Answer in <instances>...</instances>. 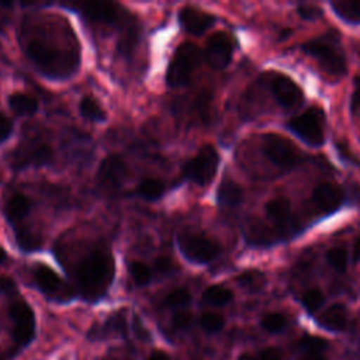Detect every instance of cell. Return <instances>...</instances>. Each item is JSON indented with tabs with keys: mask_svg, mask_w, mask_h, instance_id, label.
<instances>
[{
	"mask_svg": "<svg viewBox=\"0 0 360 360\" xmlns=\"http://www.w3.org/2000/svg\"><path fill=\"white\" fill-rule=\"evenodd\" d=\"M115 262L110 249L93 248L75 266L76 291L87 302L104 298L114 281Z\"/></svg>",
	"mask_w": 360,
	"mask_h": 360,
	"instance_id": "cell-1",
	"label": "cell"
},
{
	"mask_svg": "<svg viewBox=\"0 0 360 360\" xmlns=\"http://www.w3.org/2000/svg\"><path fill=\"white\" fill-rule=\"evenodd\" d=\"M22 49L41 75L55 80L70 77L76 73L80 63L77 49H62L55 42L39 37L27 38L22 42Z\"/></svg>",
	"mask_w": 360,
	"mask_h": 360,
	"instance_id": "cell-2",
	"label": "cell"
},
{
	"mask_svg": "<svg viewBox=\"0 0 360 360\" xmlns=\"http://www.w3.org/2000/svg\"><path fill=\"white\" fill-rule=\"evenodd\" d=\"M201 59V51L197 45L191 42H183L174 52L167 70H166V84L172 89L186 86L194 69L198 66Z\"/></svg>",
	"mask_w": 360,
	"mask_h": 360,
	"instance_id": "cell-3",
	"label": "cell"
},
{
	"mask_svg": "<svg viewBox=\"0 0 360 360\" xmlns=\"http://www.w3.org/2000/svg\"><path fill=\"white\" fill-rule=\"evenodd\" d=\"M176 245L183 257L195 264H207L221 253V245L217 240L197 232H179Z\"/></svg>",
	"mask_w": 360,
	"mask_h": 360,
	"instance_id": "cell-4",
	"label": "cell"
},
{
	"mask_svg": "<svg viewBox=\"0 0 360 360\" xmlns=\"http://www.w3.org/2000/svg\"><path fill=\"white\" fill-rule=\"evenodd\" d=\"M219 155L212 145H204L194 158L183 165V177L197 186H207L217 174Z\"/></svg>",
	"mask_w": 360,
	"mask_h": 360,
	"instance_id": "cell-5",
	"label": "cell"
},
{
	"mask_svg": "<svg viewBox=\"0 0 360 360\" xmlns=\"http://www.w3.org/2000/svg\"><path fill=\"white\" fill-rule=\"evenodd\" d=\"M301 49L312 56L326 73L340 76L346 72V59L343 52L329 39L318 38L307 41L302 44Z\"/></svg>",
	"mask_w": 360,
	"mask_h": 360,
	"instance_id": "cell-6",
	"label": "cell"
},
{
	"mask_svg": "<svg viewBox=\"0 0 360 360\" xmlns=\"http://www.w3.org/2000/svg\"><path fill=\"white\" fill-rule=\"evenodd\" d=\"M287 128L309 146H321L325 142L323 114L319 108L311 107L304 114L292 117Z\"/></svg>",
	"mask_w": 360,
	"mask_h": 360,
	"instance_id": "cell-7",
	"label": "cell"
},
{
	"mask_svg": "<svg viewBox=\"0 0 360 360\" xmlns=\"http://www.w3.org/2000/svg\"><path fill=\"white\" fill-rule=\"evenodd\" d=\"M262 146L266 158L276 166L290 169L297 166L302 160V155L298 148L287 138L277 134H264Z\"/></svg>",
	"mask_w": 360,
	"mask_h": 360,
	"instance_id": "cell-8",
	"label": "cell"
},
{
	"mask_svg": "<svg viewBox=\"0 0 360 360\" xmlns=\"http://www.w3.org/2000/svg\"><path fill=\"white\" fill-rule=\"evenodd\" d=\"M13 339L18 346H27L35 336V315L32 308L21 298L14 300L8 307Z\"/></svg>",
	"mask_w": 360,
	"mask_h": 360,
	"instance_id": "cell-9",
	"label": "cell"
},
{
	"mask_svg": "<svg viewBox=\"0 0 360 360\" xmlns=\"http://www.w3.org/2000/svg\"><path fill=\"white\" fill-rule=\"evenodd\" d=\"M32 278L38 290L49 300L65 302L73 297V291L63 283L59 274L44 263L34 264Z\"/></svg>",
	"mask_w": 360,
	"mask_h": 360,
	"instance_id": "cell-10",
	"label": "cell"
},
{
	"mask_svg": "<svg viewBox=\"0 0 360 360\" xmlns=\"http://www.w3.org/2000/svg\"><path fill=\"white\" fill-rule=\"evenodd\" d=\"M53 162V152L45 143L20 145L8 155V163L14 170H24L28 167H44Z\"/></svg>",
	"mask_w": 360,
	"mask_h": 360,
	"instance_id": "cell-11",
	"label": "cell"
},
{
	"mask_svg": "<svg viewBox=\"0 0 360 360\" xmlns=\"http://www.w3.org/2000/svg\"><path fill=\"white\" fill-rule=\"evenodd\" d=\"M128 173V166L121 156L108 155L101 160L97 169L96 181L103 191L114 193L124 186Z\"/></svg>",
	"mask_w": 360,
	"mask_h": 360,
	"instance_id": "cell-12",
	"label": "cell"
},
{
	"mask_svg": "<svg viewBox=\"0 0 360 360\" xmlns=\"http://www.w3.org/2000/svg\"><path fill=\"white\" fill-rule=\"evenodd\" d=\"M73 11L80 13L87 21L104 25H114L121 18V7L108 1H84L66 4Z\"/></svg>",
	"mask_w": 360,
	"mask_h": 360,
	"instance_id": "cell-13",
	"label": "cell"
},
{
	"mask_svg": "<svg viewBox=\"0 0 360 360\" xmlns=\"http://www.w3.org/2000/svg\"><path fill=\"white\" fill-rule=\"evenodd\" d=\"M232 52H233V44L231 37L226 32L219 31L211 35L210 39L207 41V45L204 49V58H205V62L212 69H225L232 59Z\"/></svg>",
	"mask_w": 360,
	"mask_h": 360,
	"instance_id": "cell-14",
	"label": "cell"
},
{
	"mask_svg": "<svg viewBox=\"0 0 360 360\" xmlns=\"http://www.w3.org/2000/svg\"><path fill=\"white\" fill-rule=\"evenodd\" d=\"M128 325L124 309L111 314L101 323H93L87 332L89 340H105L114 338H127Z\"/></svg>",
	"mask_w": 360,
	"mask_h": 360,
	"instance_id": "cell-15",
	"label": "cell"
},
{
	"mask_svg": "<svg viewBox=\"0 0 360 360\" xmlns=\"http://www.w3.org/2000/svg\"><path fill=\"white\" fill-rule=\"evenodd\" d=\"M179 24L193 35H201L215 22V17L193 6H186L179 11Z\"/></svg>",
	"mask_w": 360,
	"mask_h": 360,
	"instance_id": "cell-16",
	"label": "cell"
},
{
	"mask_svg": "<svg viewBox=\"0 0 360 360\" xmlns=\"http://www.w3.org/2000/svg\"><path fill=\"white\" fill-rule=\"evenodd\" d=\"M271 91L284 108H295L302 101V91L298 84L288 76H278L271 83Z\"/></svg>",
	"mask_w": 360,
	"mask_h": 360,
	"instance_id": "cell-17",
	"label": "cell"
},
{
	"mask_svg": "<svg viewBox=\"0 0 360 360\" xmlns=\"http://www.w3.org/2000/svg\"><path fill=\"white\" fill-rule=\"evenodd\" d=\"M345 200L343 190L332 183H321L314 188L312 201L323 212L329 214L336 211Z\"/></svg>",
	"mask_w": 360,
	"mask_h": 360,
	"instance_id": "cell-18",
	"label": "cell"
},
{
	"mask_svg": "<svg viewBox=\"0 0 360 360\" xmlns=\"http://www.w3.org/2000/svg\"><path fill=\"white\" fill-rule=\"evenodd\" d=\"M31 208H32L31 200L21 193H15L6 201L3 214L6 221L14 228V226H18V224L30 214Z\"/></svg>",
	"mask_w": 360,
	"mask_h": 360,
	"instance_id": "cell-19",
	"label": "cell"
},
{
	"mask_svg": "<svg viewBox=\"0 0 360 360\" xmlns=\"http://www.w3.org/2000/svg\"><path fill=\"white\" fill-rule=\"evenodd\" d=\"M318 323L332 332H339L346 328L347 311L342 304H333L328 307L318 318Z\"/></svg>",
	"mask_w": 360,
	"mask_h": 360,
	"instance_id": "cell-20",
	"label": "cell"
},
{
	"mask_svg": "<svg viewBox=\"0 0 360 360\" xmlns=\"http://www.w3.org/2000/svg\"><path fill=\"white\" fill-rule=\"evenodd\" d=\"M242 198H243V191L238 183H235L231 179L222 180V183L217 190V201L219 205L233 208L240 204Z\"/></svg>",
	"mask_w": 360,
	"mask_h": 360,
	"instance_id": "cell-21",
	"label": "cell"
},
{
	"mask_svg": "<svg viewBox=\"0 0 360 360\" xmlns=\"http://www.w3.org/2000/svg\"><path fill=\"white\" fill-rule=\"evenodd\" d=\"M10 108L17 115H34L38 110V101L24 93H13L7 98Z\"/></svg>",
	"mask_w": 360,
	"mask_h": 360,
	"instance_id": "cell-22",
	"label": "cell"
},
{
	"mask_svg": "<svg viewBox=\"0 0 360 360\" xmlns=\"http://www.w3.org/2000/svg\"><path fill=\"white\" fill-rule=\"evenodd\" d=\"M266 215L276 224H284L291 217V204L284 197H277L266 204Z\"/></svg>",
	"mask_w": 360,
	"mask_h": 360,
	"instance_id": "cell-23",
	"label": "cell"
},
{
	"mask_svg": "<svg viewBox=\"0 0 360 360\" xmlns=\"http://www.w3.org/2000/svg\"><path fill=\"white\" fill-rule=\"evenodd\" d=\"M330 6L346 22H360V0H335L330 1Z\"/></svg>",
	"mask_w": 360,
	"mask_h": 360,
	"instance_id": "cell-24",
	"label": "cell"
},
{
	"mask_svg": "<svg viewBox=\"0 0 360 360\" xmlns=\"http://www.w3.org/2000/svg\"><path fill=\"white\" fill-rule=\"evenodd\" d=\"M13 229L15 242L22 252H35L42 248V238L39 233H35L22 226H15Z\"/></svg>",
	"mask_w": 360,
	"mask_h": 360,
	"instance_id": "cell-25",
	"label": "cell"
},
{
	"mask_svg": "<svg viewBox=\"0 0 360 360\" xmlns=\"http://www.w3.org/2000/svg\"><path fill=\"white\" fill-rule=\"evenodd\" d=\"M165 184L159 179H143L135 188V194L146 201H156L163 197Z\"/></svg>",
	"mask_w": 360,
	"mask_h": 360,
	"instance_id": "cell-26",
	"label": "cell"
},
{
	"mask_svg": "<svg viewBox=\"0 0 360 360\" xmlns=\"http://www.w3.org/2000/svg\"><path fill=\"white\" fill-rule=\"evenodd\" d=\"M79 111L83 118L91 121V122H104L107 120L105 111L101 108V105L90 96H84L80 100Z\"/></svg>",
	"mask_w": 360,
	"mask_h": 360,
	"instance_id": "cell-27",
	"label": "cell"
},
{
	"mask_svg": "<svg viewBox=\"0 0 360 360\" xmlns=\"http://www.w3.org/2000/svg\"><path fill=\"white\" fill-rule=\"evenodd\" d=\"M233 298L232 291L224 285H211L204 290L202 292V300L211 305H226L231 302Z\"/></svg>",
	"mask_w": 360,
	"mask_h": 360,
	"instance_id": "cell-28",
	"label": "cell"
},
{
	"mask_svg": "<svg viewBox=\"0 0 360 360\" xmlns=\"http://www.w3.org/2000/svg\"><path fill=\"white\" fill-rule=\"evenodd\" d=\"M128 271H129L134 283L139 287L148 285L152 281V271L142 262H131L128 266Z\"/></svg>",
	"mask_w": 360,
	"mask_h": 360,
	"instance_id": "cell-29",
	"label": "cell"
},
{
	"mask_svg": "<svg viewBox=\"0 0 360 360\" xmlns=\"http://www.w3.org/2000/svg\"><path fill=\"white\" fill-rule=\"evenodd\" d=\"M191 302V294L188 290L186 288H176L173 291H170L166 297H165V307L167 308H173V309H179V308H186L188 304Z\"/></svg>",
	"mask_w": 360,
	"mask_h": 360,
	"instance_id": "cell-30",
	"label": "cell"
},
{
	"mask_svg": "<svg viewBox=\"0 0 360 360\" xmlns=\"http://www.w3.org/2000/svg\"><path fill=\"white\" fill-rule=\"evenodd\" d=\"M347 252L343 248H332L326 253L328 263L339 273H343L347 267Z\"/></svg>",
	"mask_w": 360,
	"mask_h": 360,
	"instance_id": "cell-31",
	"label": "cell"
},
{
	"mask_svg": "<svg viewBox=\"0 0 360 360\" xmlns=\"http://www.w3.org/2000/svg\"><path fill=\"white\" fill-rule=\"evenodd\" d=\"M224 318L218 314H212V312H207L202 314L200 318V325L201 328L208 332V333H217L224 328Z\"/></svg>",
	"mask_w": 360,
	"mask_h": 360,
	"instance_id": "cell-32",
	"label": "cell"
},
{
	"mask_svg": "<svg viewBox=\"0 0 360 360\" xmlns=\"http://www.w3.org/2000/svg\"><path fill=\"white\" fill-rule=\"evenodd\" d=\"M287 325L285 316L278 314V312H273V314H267L263 319H262V326L264 330L270 332V333H277L280 330H283Z\"/></svg>",
	"mask_w": 360,
	"mask_h": 360,
	"instance_id": "cell-33",
	"label": "cell"
},
{
	"mask_svg": "<svg viewBox=\"0 0 360 360\" xmlns=\"http://www.w3.org/2000/svg\"><path fill=\"white\" fill-rule=\"evenodd\" d=\"M323 304V294L318 288H311L302 295V305L308 312H315Z\"/></svg>",
	"mask_w": 360,
	"mask_h": 360,
	"instance_id": "cell-34",
	"label": "cell"
},
{
	"mask_svg": "<svg viewBox=\"0 0 360 360\" xmlns=\"http://www.w3.org/2000/svg\"><path fill=\"white\" fill-rule=\"evenodd\" d=\"M238 281L242 287H245L248 290H257L264 284L266 278L259 271H248V273H243L242 276H239Z\"/></svg>",
	"mask_w": 360,
	"mask_h": 360,
	"instance_id": "cell-35",
	"label": "cell"
},
{
	"mask_svg": "<svg viewBox=\"0 0 360 360\" xmlns=\"http://www.w3.org/2000/svg\"><path fill=\"white\" fill-rule=\"evenodd\" d=\"M298 346L304 350V352H315V353H322L326 347H328V342L321 339V338H315V336H305L298 342Z\"/></svg>",
	"mask_w": 360,
	"mask_h": 360,
	"instance_id": "cell-36",
	"label": "cell"
},
{
	"mask_svg": "<svg viewBox=\"0 0 360 360\" xmlns=\"http://www.w3.org/2000/svg\"><path fill=\"white\" fill-rule=\"evenodd\" d=\"M172 323L179 330H187L193 325V315L187 311H177L172 318Z\"/></svg>",
	"mask_w": 360,
	"mask_h": 360,
	"instance_id": "cell-37",
	"label": "cell"
},
{
	"mask_svg": "<svg viewBox=\"0 0 360 360\" xmlns=\"http://www.w3.org/2000/svg\"><path fill=\"white\" fill-rule=\"evenodd\" d=\"M297 11L304 20H316L322 15V10L314 4H301Z\"/></svg>",
	"mask_w": 360,
	"mask_h": 360,
	"instance_id": "cell-38",
	"label": "cell"
},
{
	"mask_svg": "<svg viewBox=\"0 0 360 360\" xmlns=\"http://www.w3.org/2000/svg\"><path fill=\"white\" fill-rule=\"evenodd\" d=\"M350 112L353 115L360 112V76L354 77V87L350 97Z\"/></svg>",
	"mask_w": 360,
	"mask_h": 360,
	"instance_id": "cell-39",
	"label": "cell"
},
{
	"mask_svg": "<svg viewBox=\"0 0 360 360\" xmlns=\"http://www.w3.org/2000/svg\"><path fill=\"white\" fill-rule=\"evenodd\" d=\"M155 270L162 276H167L174 271V264L169 257L162 256V257H158V260L155 262Z\"/></svg>",
	"mask_w": 360,
	"mask_h": 360,
	"instance_id": "cell-40",
	"label": "cell"
},
{
	"mask_svg": "<svg viewBox=\"0 0 360 360\" xmlns=\"http://www.w3.org/2000/svg\"><path fill=\"white\" fill-rule=\"evenodd\" d=\"M13 132V122L8 117L0 114V143L7 141Z\"/></svg>",
	"mask_w": 360,
	"mask_h": 360,
	"instance_id": "cell-41",
	"label": "cell"
},
{
	"mask_svg": "<svg viewBox=\"0 0 360 360\" xmlns=\"http://www.w3.org/2000/svg\"><path fill=\"white\" fill-rule=\"evenodd\" d=\"M0 292L7 294V295H14V294H17V285H15V283H14L10 277L1 276V277H0Z\"/></svg>",
	"mask_w": 360,
	"mask_h": 360,
	"instance_id": "cell-42",
	"label": "cell"
},
{
	"mask_svg": "<svg viewBox=\"0 0 360 360\" xmlns=\"http://www.w3.org/2000/svg\"><path fill=\"white\" fill-rule=\"evenodd\" d=\"M257 360H281V354L274 347H267L259 353Z\"/></svg>",
	"mask_w": 360,
	"mask_h": 360,
	"instance_id": "cell-43",
	"label": "cell"
},
{
	"mask_svg": "<svg viewBox=\"0 0 360 360\" xmlns=\"http://www.w3.org/2000/svg\"><path fill=\"white\" fill-rule=\"evenodd\" d=\"M134 330L136 333V336L142 340H149V332L145 329L143 323L141 322V319L138 316H134Z\"/></svg>",
	"mask_w": 360,
	"mask_h": 360,
	"instance_id": "cell-44",
	"label": "cell"
},
{
	"mask_svg": "<svg viewBox=\"0 0 360 360\" xmlns=\"http://www.w3.org/2000/svg\"><path fill=\"white\" fill-rule=\"evenodd\" d=\"M352 262H353V263H359V262H360V235L356 238L354 245H353V250H352Z\"/></svg>",
	"mask_w": 360,
	"mask_h": 360,
	"instance_id": "cell-45",
	"label": "cell"
},
{
	"mask_svg": "<svg viewBox=\"0 0 360 360\" xmlns=\"http://www.w3.org/2000/svg\"><path fill=\"white\" fill-rule=\"evenodd\" d=\"M298 360H326L322 353H315V352H304L302 356Z\"/></svg>",
	"mask_w": 360,
	"mask_h": 360,
	"instance_id": "cell-46",
	"label": "cell"
},
{
	"mask_svg": "<svg viewBox=\"0 0 360 360\" xmlns=\"http://www.w3.org/2000/svg\"><path fill=\"white\" fill-rule=\"evenodd\" d=\"M146 360H170L165 352H153Z\"/></svg>",
	"mask_w": 360,
	"mask_h": 360,
	"instance_id": "cell-47",
	"label": "cell"
},
{
	"mask_svg": "<svg viewBox=\"0 0 360 360\" xmlns=\"http://www.w3.org/2000/svg\"><path fill=\"white\" fill-rule=\"evenodd\" d=\"M6 260H7V252L0 245V264H4Z\"/></svg>",
	"mask_w": 360,
	"mask_h": 360,
	"instance_id": "cell-48",
	"label": "cell"
},
{
	"mask_svg": "<svg viewBox=\"0 0 360 360\" xmlns=\"http://www.w3.org/2000/svg\"><path fill=\"white\" fill-rule=\"evenodd\" d=\"M238 360H257V359H255L250 353H242V354L238 357Z\"/></svg>",
	"mask_w": 360,
	"mask_h": 360,
	"instance_id": "cell-49",
	"label": "cell"
}]
</instances>
